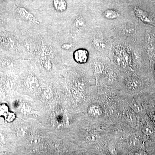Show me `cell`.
<instances>
[{
  "label": "cell",
  "instance_id": "obj_1",
  "mask_svg": "<svg viewBox=\"0 0 155 155\" xmlns=\"http://www.w3.org/2000/svg\"><path fill=\"white\" fill-rule=\"evenodd\" d=\"M53 56L51 48L47 46H44L41 48V60L43 65L46 69L50 70L52 67L51 59Z\"/></svg>",
  "mask_w": 155,
  "mask_h": 155
},
{
  "label": "cell",
  "instance_id": "obj_2",
  "mask_svg": "<svg viewBox=\"0 0 155 155\" xmlns=\"http://www.w3.org/2000/svg\"><path fill=\"white\" fill-rule=\"evenodd\" d=\"M17 12L19 17L25 21L31 22L35 25H39V21L37 19L34 14L26 8L22 7H18L17 8Z\"/></svg>",
  "mask_w": 155,
  "mask_h": 155
},
{
  "label": "cell",
  "instance_id": "obj_3",
  "mask_svg": "<svg viewBox=\"0 0 155 155\" xmlns=\"http://www.w3.org/2000/svg\"><path fill=\"white\" fill-rule=\"evenodd\" d=\"M88 51L85 49H78L73 53V58L78 64H85L88 61Z\"/></svg>",
  "mask_w": 155,
  "mask_h": 155
},
{
  "label": "cell",
  "instance_id": "obj_4",
  "mask_svg": "<svg viewBox=\"0 0 155 155\" xmlns=\"http://www.w3.org/2000/svg\"><path fill=\"white\" fill-rule=\"evenodd\" d=\"M134 13L135 16L144 23L153 25L154 24L152 17L144 10L136 7L134 8Z\"/></svg>",
  "mask_w": 155,
  "mask_h": 155
},
{
  "label": "cell",
  "instance_id": "obj_5",
  "mask_svg": "<svg viewBox=\"0 0 155 155\" xmlns=\"http://www.w3.org/2000/svg\"><path fill=\"white\" fill-rule=\"evenodd\" d=\"M53 6L55 11L63 13L67 11V3L66 0H53Z\"/></svg>",
  "mask_w": 155,
  "mask_h": 155
},
{
  "label": "cell",
  "instance_id": "obj_6",
  "mask_svg": "<svg viewBox=\"0 0 155 155\" xmlns=\"http://www.w3.org/2000/svg\"><path fill=\"white\" fill-rule=\"evenodd\" d=\"M87 113L90 116L93 118H97L103 115V111L98 106L92 105L87 110Z\"/></svg>",
  "mask_w": 155,
  "mask_h": 155
},
{
  "label": "cell",
  "instance_id": "obj_7",
  "mask_svg": "<svg viewBox=\"0 0 155 155\" xmlns=\"http://www.w3.org/2000/svg\"><path fill=\"white\" fill-rule=\"evenodd\" d=\"M103 17L106 19L113 20L117 19L120 16L118 11L115 9H109L106 10L103 14Z\"/></svg>",
  "mask_w": 155,
  "mask_h": 155
},
{
  "label": "cell",
  "instance_id": "obj_8",
  "mask_svg": "<svg viewBox=\"0 0 155 155\" xmlns=\"http://www.w3.org/2000/svg\"><path fill=\"white\" fill-rule=\"evenodd\" d=\"M92 42L95 48L98 51H103L106 49L107 45L102 39L94 38Z\"/></svg>",
  "mask_w": 155,
  "mask_h": 155
},
{
  "label": "cell",
  "instance_id": "obj_9",
  "mask_svg": "<svg viewBox=\"0 0 155 155\" xmlns=\"http://www.w3.org/2000/svg\"><path fill=\"white\" fill-rule=\"evenodd\" d=\"M85 22L82 16H78L75 18L74 22V25L77 28H83L85 25Z\"/></svg>",
  "mask_w": 155,
  "mask_h": 155
},
{
  "label": "cell",
  "instance_id": "obj_10",
  "mask_svg": "<svg viewBox=\"0 0 155 155\" xmlns=\"http://www.w3.org/2000/svg\"><path fill=\"white\" fill-rule=\"evenodd\" d=\"M9 112L8 106L6 104H3L0 105V116L5 117Z\"/></svg>",
  "mask_w": 155,
  "mask_h": 155
},
{
  "label": "cell",
  "instance_id": "obj_11",
  "mask_svg": "<svg viewBox=\"0 0 155 155\" xmlns=\"http://www.w3.org/2000/svg\"><path fill=\"white\" fill-rule=\"evenodd\" d=\"M94 68L97 72H101L104 69V65L99 61H96L94 63Z\"/></svg>",
  "mask_w": 155,
  "mask_h": 155
},
{
  "label": "cell",
  "instance_id": "obj_12",
  "mask_svg": "<svg viewBox=\"0 0 155 155\" xmlns=\"http://www.w3.org/2000/svg\"><path fill=\"white\" fill-rule=\"evenodd\" d=\"M5 119L7 122H14L16 118V116L13 112H9L8 114L5 117Z\"/></svg>",
  "mask_w": 155,
  "mask_h": 155
},
{
  "label": "cell",
  "instance_id": "obj_13",
  "mask_svg": "<svg viewBox=\"0 0 155 155\" xmlns=\"http://www.w3.org/2000/svg\"><path fill=\"white\" fill-rule=\"evenodd\" d=\"M73 45L72 44L69 43H66L63 44L61 45V48L64 50H66V51H69L72 49L73 48Z\"/></svg>",
  "mask_w": 155,
  "mask_h": 155
},
{
  "label": "cell",
  "instance_id": "obj_14",
  "mask_svg": "<svg viewBox=\"0 0 155 155\" xmlns=\"http://www.w3.org/2000/svg\"><path fill=\"white\" fill-rule=\"evenodd\" d=\"M143 132L147 135H150L153 132V130L152 127H144L143 130Z\"/></svg>",
  "mask_w": 155,
  "mask_h": 155
},
{
  "label": "cell",
  "instance_id": "obj_15",
  "mask_svg": "<svg viewBox=\"0 0 155 155\" xmlns=\"http://www.w3.org/2000/svg\"><path fill=\"white\" fill-rule=\"evenodd\" d=\"M131 107L133 108V110L134 111H137V112H139L141 110V107H140V106L136 103H134L132 104H131Z\"/></svg>",
  "mask_w": 155,
  "mask_h": 155
},
{
  "label": "cell",
  "instance_id": "obj_16",
  "mask_svg": "<svg viewBox=\"0 0 155 155\" xmlns=\"http://www.w3.org/2000/svg\"><path fill=\"white\" fill-rule=\"evenodd\" d=\"M28 1H30V2H32V1H35V0H28Z\"/></svg>",
  "mask_w": 155,
  "mask_h": 155
}]
</instances>
